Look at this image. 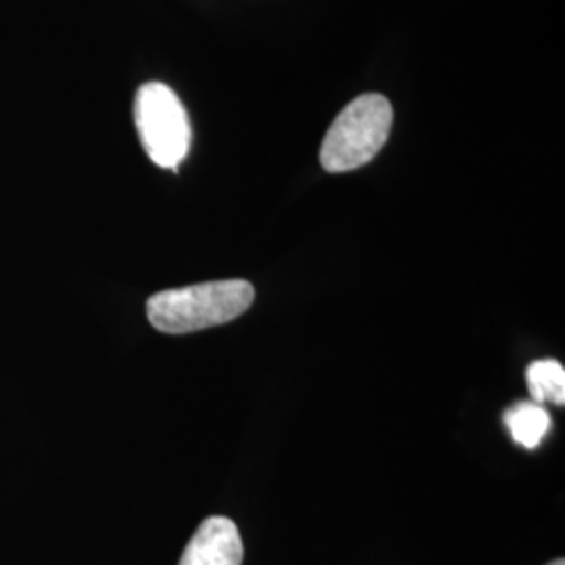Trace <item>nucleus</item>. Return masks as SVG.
I'll return each instance as SVG.
<instances>
[{
  "mask_svg": "<svg viewBox=\"0 0 565 565\" xmlns=\"http://www.w3.org/2000/svg\"><path fill=\"white\" fill-rule=\"evenodd\" d=\"M254 296L252 282L243 279L166 289L149 298L147 319L162 333H193L235 321L252 306Z\"/></svg>",
  "mask_w": 565,
  "mask_h": 565,
  "instance_id": "obj_1",
  "label": "nucleus"
},
{
  "mask_svg": "<svg viewBox=\"0 0 565 565\" xmlns=\"http://www.w3.org/2000/svg\"><path fill=\"white\" fill-rule=\"evenodd\" d=\"M394 109L384 95H361L348 103L321 145V163L331 174L350 172L371 162L384 147Z\"/></svg>",
  "mask_w": 565,
  "mask_h": 565,
  "instance_id": "obj_2",
  "label": "nucleus"
},
{
  "mask_svg": "<svg viewBox=\"0 0 565 565\" xmlns=\"http://www.w3.org/2000/svg\"><path fill=\"white\" fill-rule=\"evenodd\" d=\"M135 124L149 160L177 170L191 149V121L179 95L162 82H147L137 90Z\"/></svg>",
  "mask_w": 565,
  "mask_h": 565,
  "instance_id": "obj_3",
  "label": "nucleus"
},
{
  "mask_svg": "<svg viewBox=\"0 0 565 565\" xmlns=\"http://www.w3.org/2000/svg\"><path fill=\"white\" fill-rule=\"evenodd\" d=\"M243 541L228 518L203 520L182 553L179 565H242Z\"/></svg>",
  "mask_w": 565,
  "mask_h": 565,
  "instance_id": "obj_4",
  "label": "nucleus"
},
{
  "mask_svg": "<svg viewBox=\"0 0 565 565\" xmlns=\"http://www.w3.org/2000/svg\"><path fill=\"white\" fill-rule=\"evenodd\" d=\"M505 425L513 440L524 448H536L551 427V417L541 404L520 403L505 413Z\"/></svg>",
  "mask_w": 565,
  "mask_h": 565,
  "instance_id": "obj_5",
  "label": "nucleus"
},
{
  "mask_svg": "<svg viewBox=\"0 0 565 565\" xmlns=\"http://www.w3.org/2000/svg\"><path fill=\"white\" fill-rule=\"evenodd\" d=\"M530 396L534 403H565V371L557 361H536L525 373Z\"/></svg>",
  "mask_w": 565,
  "mask_h": 565,
  "instance_id": "obj_6",
  "label": "nucleus"
},
{
  "mask_svg": "<svg viewBox=\"0 0 565 565\" xmlns=\"http://www.w3.org/2000/svg\"><path fill=\"white\" fill-rule=\"evenodd\" d=\"M548 565H565L564 559H555V562H551Z\"/></svg>",
  "mask_w": 565,
  "mask_h": 565,
  "instance_id": "obj_7",
  "label": "nucleus"
}]
</instances>
